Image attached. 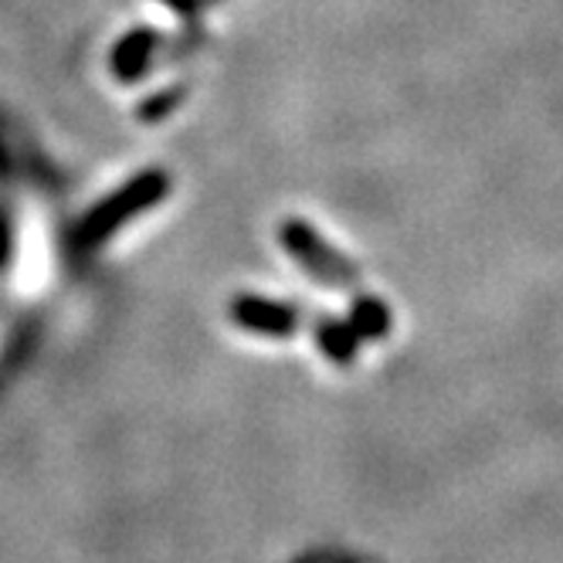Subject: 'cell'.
<instances>
[{
  "label": "cell",
  "mask_w": 563,
  "mask_h": 563,
  "mask_svg": "<svg viewBox=\"0 0 563 563\" xmlns=\"http://www.w3.org/2000/svg\"><path fill=\"white\" fill-rule=\"evenodd\" d=\"M164 190H167V180L159 174H146L140 180L126 184L115 197L102 200L99 208H92V214L82 218V224H78V231H75V249L99 245V241H106L126 218H133V214L146 211L150 205H156V200L164 197Z\"/></svg>",
  "instance_id": "obj_1"
},
{
  "label": "cell",
  "mask_w": 563,
  "mask_h": 563,
  "mask_svg": "<svg viewBox=\"0 0 563 563\" xmlns=\"http://www.w3.org/2000/svg\"><path fill=\"white\" fill-rule=\"evenodd\" d=\"M282 245H286L292 262L302 265L319 286L350 289L356 282V268L340 252H333L306 221H289L286 228H282Z\"/></svg>",
  "instance_id": "obj_2"
},
{
  "label": "cell",
  "mask_w": 563,
  "mask_h": 563,
  "mask_svg": "<svg viewBox=\"0 0 563 563\" xmlns=\"http://www.w3.org/2000/svg\"><path fill=\"white\" fill-rule=\"evenodd\" d=\"M231 316L241 330H252L258 336H292L299 327L296 309H289L286 302H272V299H258V296H241L231 306Z\"/></svg>",
  "instance_id": "obj_3"
},
{
  "label": "cell",
  "mask_w": 563,
  "mask_h": 563,
  "mask_svg": "<svg viewBox=\"0 0 563 563\" xmlns=\"http://www.w3.org/2000/svg\"><path fill=\"white\" fill-rule=\"evenodd\" d=\"M159 45L156 31L143 27V31H130L123 42H119V48L112 52V71L123 78V82H133V78L146 75L150 68V58Z\"/></svg>",
  "instance_id": "obj_4"
},
{
  "label": "cell",
  "mask_w": 563,
  "mask_h": 563,
  "mask_svg": "<svg viewBox=\"0 0 563 563\" xmlns=\"http://www.w3.org/2000/svg\"><path fill=\"white\" fill-rule=\"evenodd\" d=\"M316 340H319V346H323V353L330 360H336V364H350V360L356 356V346H360L356 330L346 327V323H336V319H323Z\"/></svg>",
  "instance_id": "obj_5"
},
{
  "label": "cell",
  "mask_w": 563,
  "mask_h": 563,
  "mask_svg": "<svg viewBox=\"0 0 563 563\" xmlns=\"http://www.w3.org/2000/svg\"><path fill=\"white\" fill-rule=\"evenodd\" d=\"M350 327L356 330V336L364 340V336H384L387 327H390V316L380 302L374 299H364L356 309H353V319H350Z\"/></svg>",
  "instance_id": "obj_6"
},
{
  "label": "cell",
  "mask_w": 563,
  "mask_h": 563,
  "mask_svg": "<svg viewBox=\"0 0 563 563\" xmlns=\"http://www.w3.org/2000/svg\"><path fill=\"white\" fill-rule=\"evenodd\" d=\"M167 8H174L184 21H197L200 14V0H164Z\"/></svg>",
  "instance_id": "obj_7"
},
{
  "label": "cell",
  "mask_w": 563,
  "mask_h": 563,
  "mask_svg": "<svg viewBox=\"0 0 563 563\" xmlns=\"http://www.w3.org/2000/svg\"><path fill=\"white\" fill-rule=\"evenodd\" d=\"M177 99H180V92H170V96L153 99V102L146 106V119H159V112H164V109H174V106H177Z\"/></svg>",
  "instance_id": "obj_8"
}]
</instances>
